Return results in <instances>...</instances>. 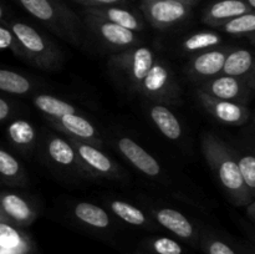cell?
<instances>
[{"mask_svg": "<svg viewBox=\"0 0 255 254\" xmlns=\"http://www.w3.org/2000/svg\"><path fill=\"white\" fill-rule=\"evenodd\" d=\"M131 254H148V253H144V252H142V251H137V252H133V253H131Z\"/></svg>", "mask_w": 255, "mask_h": 254, "instance_id": "cell-41", "label": "cell"}, {"mask_svg": "<svg viewBox=\"0 0 255 254\" xmlns=\"http://www.w3.org/2000/svg\"><path fill=\"white\" fill-rule=\"evenodd\" d=\"M222 74L246 80L252 87H255L254 57L251 50L244 47L229 50L224 60Z\"/></svg>", "mask_w": 255, "mask_h": 254, "instance_id": "cell-18", "label": "cell"}, {"mask_svg": "<svg viewBox=\"0 0 255 254\" xmlns=\"http://www.w3.org/2000/svg\"><path fill=\"white\" fill-rule=\"evenodd\" d=\"M148 211L149 216L156 222L157 226H161L162 228L171 232L184 243L198 248L201 228H198L186 214L167 206H152Z\"/></svg>", "mask_w": 255, "mask_h": 254, "instance_id": "cell-10", "label": "cell"}, {"mask_svg": "<svg viewBox=\"0 0 255 254\" xmlns=\"http://www.w3.org/2000/svg\"><path fill=\"white\" fill-rule=\"evenodd\" d=\"M198 248L204 254H253L244 247L209 228H201Z\"/></svg>", "mask_w": 255, "mask_h": 254, "instance_id": "cell-23", "label": "cell"}, {"mask_svg": "<svg viewBox=\"0 0 255 254\" xmlns=\"http://www.w3.org/2000/svg\"><path fill=\"white\" fill-rule=\"evenodd\" d=\"M4 16H5V11L4 9H2L1 5H0V22L4 21Z\"/></svg>", "mask_w": 255, "mask_h": 254, "instance_id": "cell-39", "label": "cell"}, {"mask_svg": "<svg viewBox=\"0 0 255 254\" xmlns=\"http://www.w3.org/2000/svg\"><path fill=\"white\" fill-rule=\"evenodd\" d=\"M201 148L209 168L223 188L229 201L236 207H246L254 199L242 179L237 163V153L226 141L212 132L201 138Z\"/></svg>", "mask_w": 255, "mask_h": 254, "instance_id": "cell-1", "label": "cell"}, {"mask_svg": "<svg viewBox=\"0 0 255 254\" xmlns=\"http://www.w3.org/2000/svg\"><path fill=\"white\" fill-rule=\"evenodd\" d=\"M229 50H231V47L218 46L198 52L196 56L192 57L186 67L189 79L203 84V82L221 75L224 60H226Z\"/></svg>", "mask_w": 255, "mask_h": 254, "instance_id": "cell-15", "label": "cell"}, {"mask_svg": "<svg viewBox=\"0 0 255 254\" xmlns=\"http://www.w3.org/2000/svg\"><path fill=\"white\" fill-rule=\"evenodd\" d=\"M84 12L111 21L122 27L139 32L144 29V20L137 12L127 9L126 5H107V6L85 7Z\"/></svg>", "mask_w": 255, "mask_h": 254, "instance_id": "cell-17", "label": "cell"}, {"mask_svg": "<svg viewBox=\"0 0 255 254\" xmlns=\"http://www.w3.org/2000/svg\"><path fill=\"white\" fill-rule=\"evenodd\" d=\"M32 104L45 119H59L70 114H77L79 109L65 100L47 94H37L32 97Z\"/></svg>", "mask_w": 255, "mask_h": 254, "instance_id": "cell-27", "label": "cell"}, {"mask_svg": "<svg viewBox=\"0 0 255 254\" xmlns=\"http://www.w3.org/2000/svg\"><path fill=\"white\" fill-rule=\"evenodd\" d=\"M12 109H14V106L9 100L0 97V122L9 119L10 115L12 114Z\"/></svg>", "mask_w": 255, "mask_h": 254, "instance_id": "cell-35", "label": "cell"}, {"mask_svg": "<svg viewBox=\"0 0 255 254\" xmlns=\"http://www.w3.org/2000/svg\"><path fill=\"white\" fill-rule=\"evenodd\" d=\"M134 92L148 102L167 106H176L182 102V90L176 74L168 61L158 55Z\"/></svg>", "mask_w": 255, "mask_h": 254, "instance_id": "cell-4", "label": "cell"}, {"mask_svg": "<svg viewBox=\"0 0 255 254\" xmlns=\"http://www.w3.org/2000/svg\"><path fill=\"white\" fill-rule=\"evenodd\" d=\"M34 82L25 75L0 67V91L15 96H25L34 91Z\"/></svg>", "mask_w": 255, "mask_h": 254, "instance_id": "cell-28", "label": "cell"}, {"mask_svg": "<svg viewBox=\"0 0 255 254\" xmlns=\"http://www.w3.org/2000/svg\"><path fill=\"white\" fill-rule=\"evenodd\" d=\"M194 5L177 0H141L139 9L151 26L169 30L189 19Z\"/></svg>", "mask_w": 255, "mask_h": 254, "instance_id": "cell-7", "label": "cell"}, {"mask_svg": "<svg viewBox=\"0 0 255 254\" xmlns=\"http://www.w3.org/2000/svg\"><path fill=\"white\" fill-rule=\"evenodd\" d=\"M157 52L148 45L139 44L125 51L116 52L109 59V69L120 82L131 91L138 85L153 65Z\"/></svg>", "mask_w": 255, "mask_h": 254, "instance_id": "cell-5", "label": "cell"}, {"mask_svg": "<svg viewBox=\"0 0 255 254\" xmlns=\"http://www.w3.org/2000/svg\"><path fill=\"white\" fill-rule=\"evenodd\" d=\"M6 24L19 41L25 61L45 71H56L61 67L64 54L54 40L26 22L12 20Z\"/></svg>", "mask_w": 255, "mask_h": 254, "instance_id": "cell-3", "label": "cell"}, {"mask_svg": "<svg viewBox=\"0 0 255 254\" xmlns=\"http://www.w3.org/2000/svg\"><path fill=\"white\" fill-rule=\"evenodd\" d=\"M117 151L122 157L143 176L152 179L163 178L164 171L156 157L147 152L141 144L137 143L131 137L121 136L115 142Z\"/></svg>", "mask_w": 255, "mask_h": 254, "instance_id": "cell-12", "label": "cell"}, {"mask_svg": "<svg viewBox=\"0 0 255 254\" xmlns=\"http://www.w3.org/2000/svg\"><path fill=\"white\" fill-rule=\"evenodd\" d=\"M177 1H183L187 2V4H191V5H196L199 0H177Z\"/></svg>", "mask_w": 255, "mask_h": 254, "instance_id": "cell-38", "label": "cell"}, {"mask_svg": "<svg viewBox=\"0 0 255 254\" xmlns=\"http://www.w3.org/2000/svg\"><path fill=\"white\" fill-rule=\"evenodd\" d=\"M141 251L148 254H183V246L169 237H151L141 242Z\"/></svg>", "mask_w": 255, "mask_h": 254, "instance_id": "cell-30", "label": "cell"}, {"mask_svg": "<svg viewBox=\"0 0 255 254\" xmlns=\"http://www.w3.org/2000/svg\"><path fill=\"white\" fill-rule=\"evenodd\" d=\"M198 89L214 99L243 105L251 101L254 91V87H252L246 80L223 74L203 82Z\"/></svg>", "mask_w": 255, "mask_h": 254, "instance_id": "cell-11", "label": "cell"}, {"mask_svg": "<svg viewBox=\"0 0 255 254\" xmlns=\"http://www.w3.org/2000/svg\"><path fill=\"white\" fill-rule=\"evenodd\" d=\"M50 31L75 47L82 45V22L64 0H15Z\"/></svg>", "mask_w": 255, "mask_h": 254, "instance_id": "cell-2", "label": "cell"}, {"mask_svg": "<svg viewBox=\"0 0 255 254\" xmlns=\"http://www.w3.org/2000/svg\"><path fill=\"white\" fill-rule=\"evenodd\" d=\"M251 11L254 10H252L243 0H218L204 10L202 20L208 26L217 29L228 20Z\"/></svg>", "mask_w": 255, "mask_h": 254, "instance_id": "cell-22", "label": "cell"}, {"mask_svg": "<svg viewBox=\"0 0 255 254\" xmlns=\"http://www.w3.org/2000/svg\"><path fill=\"white\" fill-rule=\"evenodd\" d=\"M70 143L76 151L77 157L84 164L91 178H104L110 181H121L125 179L124 169L120 167L116 161L109 154L101 151V148L87 142L77 141L75 138H69Z\"/></svg>", "mask_w": 255, "mask_h": 254, "instance_id": "cell-9", "label": "cell"}, {"mask_svg": "<svg viewBox=\"0 0 255 254\" xmlns=\"http://www.w3.org/2000/svg\"><path fill=\"white\" fill-rule=\"evenodd\" d=\"M105 204L107 206V209L124 223L143 229L157 228V223L152 217L134 204L115 198L105 199Z\"/></svg>", "mask_w": 255, "mask_h": 254, "instance_id": "cell-21", "label": "cell"}, {"mask_svg": "<svg viewBox=\"0 0 255 254\" xmlns=\"http://www.w3.org/2000/svg\"><path fill=\"white\" fill-rule=\"evenodd\" d=\"M0 252L4 254H34L35 244L22 228L0 221Z\"/></svg>", "mask_w": 255, "mask_h": 254, "instance_id": "cell-19", "label": "cell"}, {"mask_svg": "<svg viewBox=\"0 0 255 254\" xmlns=\"http://www.w3.org/2000/svg\"><path fill=\"white\" fill-rule=\"evenodd\" d=\"M148 116L156 128L169 141H179L183 136V126L169 106L149 102Z\"/></svg>", "mask_w": 255, "mask_h": 254, "instance_id": "cell-20", "label": "cell"}, {"mask_svg": "<svg viewBox=\"0 0 255 254\" xmlns=\"http://www.w3.org/2000/svg\"><path fill=\"white\" fill-rule=\"evenodd\" d=\"M196 96L201 106L213 119L222 124L241 126V125L247 124L251 119V110L248 109L247 105L214 99V97L202 92L199 89L196 90Z\"/></svg>", "mask_w": 255, "mask_h": 254, "instance_id": "cell-13", "label": "cell"}, {"mask_svg": "<svg viewBox=\"0 0 255 254\" xmlns=\"http://www.w3.org/2000/svg\"><path fill=\"white\" fill-rule=\"evenodd\" d=\"M246 209H247V214H248V218L251 219V222H254V218H255V203H254V199L252 202H249L248 204H247Z\"/></svg>", "mask_w": 255, "mask_h": 254, "instance_id": "cell-36", "label": "cell"}, {"mask_svg": "<svg viewBox=\"0 0 255 254\" xmlns=\"http://www.w3.org/2000/svg\"><path fill=\"white\" fill-rule=\"evenodd\" d=\"M72 216L80 224L95 231H107L112 226L109 212L90 202H79L75 204L72 207Z\"/></svg>", "mask_w": 255, "mask_h": 254, "instance_id": "cell-24", "label": "cell"}, {"mask_svg": "<svg viewBox=\"0 0 255 254\" xmlns=\"http://www.w3.org/2000/svg\"><path fill=\"white\" fill-rule=\"evenodd\" d=\"M0 181L12 187L27 184V174L16 157L0 146Z\"/></svg>", "mask_w": 255, "mask_h": 254, "instance_id": "cell-26", "label": "cell"}, {"mask_svg": "<svg viewBox=\"0 0 255 254\" xmlns=\"http://www.w3.org/2000/svg\"><path fill=\"white\" fill-rule=\"evenodd\" d=\"M85 7L107 6V5H126L128 0H74Z\"/></svg>", "mask_w": 255, "mask_h": 254, "instance_id": "cell-34", "label": "cell"}, {"mask_svg": "<svg viewBox=\"0 0 255 254\" xmlns=\"http://www.w3.org/2000/svg\"><path fill=\"white\" fill-rule=\"evenodd\" d=\"M84 22L100 44L111 51L121 52L142 44V37L137 32L101 17L84 12Z\"/></svg>", "mask_w": 255, "mask_h": 254, "instance_id": "cell-8", "label": "cell"}, {"mask_svg": "<svg viewBox=\"0 0 255 254\" xmlns=\"http://www.w3.org/2000/svg\"><path fill=\"white\" fill-rule=\"evenodd\" d=\"M217 30L226 32L233 36H251L253 39L255 31V14L254 11L247 12V14L238 15L233 19L228 20L221 26L217 27Z\"/></svg>", "mask_w": 255, "mask_h": 254, "instance_id": "cell-31", "label": "cell"}, {"mask_svg": "<svg viewBox=\"0 0 255 254\" xmlns=\"http://www.w3.org/2000/svg\"><path fill=\"white\" fill-rule=\"evenodd\" d=\"M223 41V37L217 31H198L188 35L183 39L181 44V49L188 54L206 51V50L218 47Z\"/></svg>", "mask_w": 255, "mask_h": 254, "instance_id": "cell-29", "label": "cell"}, {"mask_svg": "<svg viewBox=\"0 0 255 254\" xmlns=\"http://www.w3.org/2000/svg\"><path fill=\"white\" fill-rule=\"evenodd\" d=\"M41 152L45 159L60 171L81 178H91L66 137L47 132L41 138Z\"/></svg>", "mask_w": 255, "mask_h": 254, "instance_id": "cell-6", "label": "cell"}, {"mask_svg": "<svg viewBox=\"0 0 255 254\" xmlns=\"http://www.w3.org/2000/svg\"><path fill=\"white\" fill-rule=\"evenodd\" d=\"M0 50H9L17 59L24 60V55H22V50L20 47L19 41L15 37L11 29L4 21L0 22Z\"/></svg>", "mask_w": 255, "mask_h": 254, "instance_id": "cell-33", "label": "cell"}, {"mask_svg": "<svg viewBox=\"0 0 255 254\" xmlns=\"http://www.w3.org/2000/svg\"><path fill=\"white\" fill-rule=\"evenodd\" d=\"M0 254H4V253H1V252H0Z\"/></svg>", "mask_w": 255, "mask_h": 254, "instance_id": "cell-42", "label": "cell"}, {"mask_svg": "<svg viewBox=\"0 0 255 254\" xmlns=\"http://www.w3.org/2000/svg\"><path fill=\"white\" fill-rule=\"evenodd\" d=\"M6 137L10 143L24 154L30 153L37 142V133L34 125L24 119H16L7 125Z\"/></svg>", "mask_w": 255, "mask_h": 254, "instance_id": "cell-25", "label": "cell"}, {"mask_svg": "<svg viewBox=\"0 0 255 254\" xmlns=\"http://www.w3.org/2000/svg\"><path fill=\"white\" fill-rule=\"evenodd\" d=\"M0 208L7 222L19 228L29 227L39 216L34 202L16 192H0Z\"/></svg>", "mask_w": 255, "mask_h": 254, "instance_id": "cell-16", "label": "cell"}, {"mask_svg": "<svg viewBox=\"0 0 255 254\" xmlns=\"http://www.w3.org/2000/svg\"><path fill=\"white\" fill-rule=\"evenodd\" d=\"M46 121L56 131L65 134V137L87 142L99 148L104 146V141H102L99 129L87 117L82 116L80 112L65 115L59 119H46Z\"/></svg>", "mask_w": 255, "mask_h": 254, "instance_id": "cell-14", "label": "cell"}, {"mask_svg": "<svg viewBox=\"0 0 255 254\" xmlns=\"http://www.w3.org/2000/svg\"><path fill=\"white\" fill-rule=\"evenodd\" d=\"M0 221H4V222H7L6 217H5V216H4V213H2L1 208H0Z\"/></svg>", "mask_w": 255, "mask_h": 254, "instance_id": "cell-40", "label": "cell"}, {"mask_svg": "<svg viewBox=\"0 0 255 254\" xmlns=\"http://www.w3.org/2000/svg\"><path fill=\"white\" fill-rule=\"evenodd\" d=\"M243 1L246 2V4L248 5L252 10L255 9V0H243Z\"/></svg>", "mask_w": 255, "mask_h": 254, "instance_id": "cell-37", "label": "cell"}, {"mask_svg": "<svg viewBox=\"0 0 255 254\" xmlns=\"http://www.w3.org/2000/svg\"><path fill=\"white\" fill-rule=\"evenodd\" d=\"M237 163L244 184L255 196V157L251 153H243L237 156Z\"/></svg>", "mask_w": 255, "mask_h": 254, "instance_id": "cell-32", "label": "cell"}]
</instances>
